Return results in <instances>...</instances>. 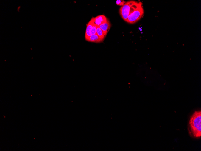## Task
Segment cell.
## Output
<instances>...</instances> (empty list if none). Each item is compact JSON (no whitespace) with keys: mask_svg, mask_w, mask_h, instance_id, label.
<instances>
[{"mask_svg":"<svg viewBox=\"0 0 201 151\" xmlns=\"http://www.w3.org/2000/svg\"><path fill=\"white\" fill-rule=\"evenodd\" d=\"M189 132L194 138L201 136V111L195 112L191 116L189 122Z\"/></svg>","mask_w":201,"mask_h":151,"instance_id":"1","label":"cell"},{"mask_svg":"<svg viewBox=\"0 0 201 151\" xmlns=\"http://www.w3.org/2000/svg\"><path fill=\"white\" fill-rule=\"evenodd\" d=\"M142 5L141 2L130 1L126 3L120 10V13L122 18L126 21L129 15L135 10Z\"/></svg>","mask_w":201,"mask_h":151,"instance_id":"2","label":"cell"},{"mask_svg":"<svg viewBox=\"0 0 201 151\" xmlns=\"http://www.w3.org/2000/svg\"><path fill=\"white\" fill-rule=\"evenodd\" d=\"M144 14V10L142 5H141L134 10L129 15L126 21L130 24H134L143 17Z\"/></svg>","mask_w":201,"mask_h":151,"instance_id":"3","label":"cell"},{"mask_svg":"<svg viewBox=\"0 0 201 151\" xmlns=\"http://www.w3.org/2000/svg\"><path fill=\"white\" fill-rule=\"evenodd\" d=\"M94 25L93 17L87 25V28L86 29L85 36V40L87 41H88L90 37L92 35L91 32Z\"/></svg>","mask_w":201,"mask_h":151,"instance_id":"4","label":"cell"},{"mask_svg":"<svg viewBox=\"0 0 201 151\" xmlns=\"http://www.w3.org/2000/svg\"><path fill=\"white\" fill-rule=\"evenodd\" d=\"M108 19L104 15H99L96 17H93L94 24L99 27L101 24L106 22Z\"/></svg>","mask_w":201,"mask_h":151,"instance_id":"5","label":"cell"},{"mask_svg":"<svg viewBox=\"0 0 201 151\" xmlns=\"http://www.w3.org/2000/svg\"><path fill=\"white\" fill-rule=\"evenodd\" d=\"M111 26V24L108 19L104 23L102 24L99 27L102 29L106 37Z\"/></svg>","mask_w":201,"mask_h":151,"instance_id":"6","label":"cell"},{"mask_svg":"<svg viewBox=\"0 0 201 151\" xmlns=\"http://www.w3.org/2000/svg\"><path fill=\"white\" fill-rule=\"evenodd\" d=\"M89 42L95 43H100L102 42L98 35L97 34L92 35L87 41Z\"/></svg>","mask_w":201,"mask_h":151,"instance_id":"7","label":"cell"},{"mask_svg":"<svg viewBox=\"0 0 201 151\" xmlns=\"http://www.w3.org/2000/svg\"><path fill=\"white\" fill-rule=\"evenodd\" d=\"M96 34L98 35L102 42H103L105 37L102 29L98 27H97L96 29Z\"/></svg>","mask_w":201,"mask_h":151,"instance_id":"8","label":"cell"},{"mask_svg":"<svg viewBox=\"0 0 201 151\" xmlns=\"http://www.w3.org/2000/svg\"><path fill=\"white\" fill-rule=\"evenodd\" d=\"M126 2L124 1L121 0H117L116 1V4L119 6H123L125 4Z\"/></svg>","mask_w":201,"mask_h":151,"instance_id":"9","label":"cell"},{"mask_svg":"<svg viewBox=\"0 0 201 151\" xmlns=\"http://www.w3.org/2000/svg\"><path fill=\"white\" fill-rule=\"evenodd\" d=\"M97 27L94 24L93 28L92 30L91 34L92 35H94L96 34V29Z\"/></svg>","mask_w":201,"mask_h":151,"instance_id":"10","label":"cell"}]
</instances>
